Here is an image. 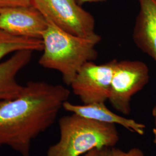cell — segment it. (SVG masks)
<instances>
[{"label": "cell", "mask_w": 156, "mask_h": 156, "mask_svg": "<svg viewBox=\"0 0 156 156\" xmlns=\"http://www.w3.org/2000/svg\"><path fill=\"white\" fill-rule=\"evenodd\" d=\"M70 94L60 84L28 82L16 98L0 104V147L30 156L32 141L55 122Z\"/></svg>", "instance_id": "obj_1"}, {"label": "cell", "mask_w": 156, "mask_h": 156, "mask_svg": "<svg viewBox=\"0 0 156 156\" xmlns=\"http://www.w3.org/2000/svg\"><path fill=\"white\" fill-rule=\"evenodd\" d=\"M41 39L44 48L39 64L59 72L64 83L70 86L80 68L96 60L98 53L95 47L101 37L97 34L87 38L79 37L48 22Z\"/></svg>", "instance_id": "obj_2"}, {"label": "cell", "mask_w": 156, "mask_h": 156, "mask_svg": "<svg viewBox=\"0 0 156 156\" xmlns=\"http://www.w3.org/2000/svg\"><path fill=\"white\" fill-rule=\"evenodd\" d=\"M60 139L47 156H80L92 150L116 146L120 136L116 125L101 123L75 113L58 121Z\"/></svg>", "instance_id": "obj_3"}, {"label": "cell", "mask_w": 156, "mask_h": 156, "mask_svg": "<svg viewBox=\"0 0 156 156\" xmlns=\"http://www.w3.org/2000/svg\"><path fill=\"white\" fill-rule=\"evenodd\" d=\"M31 5L48 22L67 33L84 38L97 34L94 17L76 0H32Z\"/></svg>", "instance_id": "obj_4"}, {"label": "cell", "mask_w": 156, "mask_h": 156, "mask_svg": "<svg viewBox=\"0 0 156 156\" xmlns=\"http://www.w3.org/2000/svg\"><path fill=\"white\" fill-rule=\"evenodd\" d=\"M149 79V69L144 62L117 61L113 70L108 98L112 106L123 115H129L133 97L144 89Z\"/></svg>", "instance_id": "obj_5"}, {"label": "cell", "mask_w": 156, "mask_h": 156, "mask_svg": "<svg viewBox=\"0 0 156 156\" xmlns=\"http://www.w3.org/2000/svg\"><path fill=\"white\" fill-rule=\"evenodd\" d=\"M117 60L102 64L85 63L79 70L70 86L83 104L108 100L112 79Z\"/></svg>", "instance_id": "obj_6"}, {"label": "cell", "mask_w": 156, "mask_h": 156, "mask_svg": "<svg viewBox=\"0 0 156 156\" xmlns=\"http://www.w3.org/2000/svg\"><path fill=\"white\" fill-rule=\"evenodd\" d=\"M48 24L33 6L0 9V30L15 35L41 39Z\"/></svg>", "instance_id": "obj_7"}, {"label": "cell", "mask_w": 156, "mask_h": 156, "mask_svg": "<svg viewBox=\"0 0 156 156\" xmlns=\"http://www.w3.org/2000/svg\"><path fill=\"white\" fill-rule=\"evenodd\" d=\"M140 11L133 30V40L156 62V0H138Z\"/></svg>", "instance_id": "obj_8"}, {"label": "cell", "mask_w": 156, "mask_h": 156, "mask_svg": "<svg viewBox=\"0 0 156 156\" xmlns=\"http://www.w3.org/2000/svg\"><path fill=\"white\" fill-rule=\"evenodd\" d=\"M62 108L71 113H75L101 123L119 125L128 131L140 135L145 134V124L138 123L132 119L118 115L108 109L105 102H96L80 105L73 104L67 101L64 103Z\"/></svg>", "instance_id": "obj_9"}, {"label": "cell", "mask_w": 156, "mask_h": 156, "mask_svg": "<svg viewBox=\"0 0 156 156\" xmlns=\"http://www.w3.org/2000/svg\"><path fill=\"white\" fill-rule=\"evenodd\" d=\"M33 51H17L0 62V104L15 98L22 93L24 86L17 81L16 76L31 60Z\"/></svg>", "instance_id": "obj_10"}, {"label": "cell", "mask_w": 156, "mask_h": 156, "mask_svg": "<svg viewBox=\"0 0 156 156\" xmlns=\"http://www.w3.org/2000/svg\"><path fill=\"white\" fill-rule=\"evenodd\" d=\"M43 48L42 39L20 37L0 30V60L12 53L23 50L41 51Z\"/></svg>", "instance_id": "obj_11"}, {"label": "cell", "mask_w": 156, "mask_h": 156, "mask_svg": "<svg viewBox=\"0 0 156 156\" xmlns=\"http://www.w3.org/2000/svg\"><path fill=\"white\" fill-rule=\"evenodd\" d=\"M99 156H145L144 153L138 147H133L127 151H124L116 147H105L100 151Z\"/></svg>", "instance_id": "obj_12"}, {"label": "cell", "mask_w": 156, "mask_h": 156, "mask_svg": "<svg viewBox=\"0 0 156 156\" xmlns=\"http://www.w3.org/2000/svg\"><path fill=\"white\" fill-rule=\"evenodd\" d=\"M32 0H0V9L31 5Z\"/></svg>", "instance_id": "obj_13"}, {"label": "cell", "mask_w": 156, "mask_h": 156, "mask_svg": "<svg viewBox=\"0 0 156 156\" xmlns=\"http://www.w3.org/2000/svg\"><path fill=\"white\" fill-rule=\"evenodd\" d=\"M76 1L80 5H82L84 4L88 3V2H97L104 1L105 0H76Z\"/></svg>", "instance_id": "obj_14"}, {"label": "cell", "mask_w": 156, "mask_h": 156, "mask_svg": "<svg viewBox=\"0 0 156 156\" xmlns=\"http://www.w3.org/2000/svg\"><path fill=\"white\" fill-rule=\"evenodd\" d=\"M100 151L99 149H94L92 151H90L87 154H86L84 156H99V153H100Z\"/></svg>", "instance_id": "obj_15"}, {"label": "cell", "mask_w": 156, "mask_h": 156, "mask_svg": "<svg viewBox=\"0 0 156 156\" xmlns=\"http://www.w3.org/2000/svg\"><path fill=\"white\" fill-rule=\"evenodd\" d=\"M153 134L154 136V143L156 146V128L153 129Z\"/></svg>", "instance_id": "obj_16"}, {"label": "cell", "mask_w": 156, "mask_h": 156, "mask_svg": "<svg viewBox=\"0 0 156 156\" xmlns=\"http://www.w3.org/2000/svg\"><path fill=\"white\" fill-rule=\"evenodd\" d=\"M152 115L154 118L156 117V105L152 109Z\"/></svg>", "instance_id": "obj_17"}, {"label": "cell", "mask_w": 156, "mask_h": 156, "mask_svg": "<svg viewBox=\"0 0 156 156\" xmlns=\"http://www.w3.org/2000/svg\"><path fill=\"white\" fill-rule=\"evenodd\" d=\"M154 123H155V128H156V117L155 118V120H154Z\"/></svg>", "instance_id": "obj_18"}]
</instances>
